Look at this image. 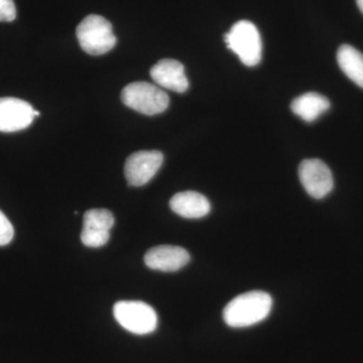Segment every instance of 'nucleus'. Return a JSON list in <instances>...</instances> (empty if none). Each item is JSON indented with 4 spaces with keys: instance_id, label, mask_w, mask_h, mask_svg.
Listing matches in <instances>:
<instances>
[{
    "instance_id": "1",
    "label": "nucleus",
    "mask_w": 363,
    "mask_h": 363,
    "mask_svg": "<svg viewBox=\"0 0 363 363\" xmlns=\"http://www.w3.org/2000/svg\"><path fill=\"white\" fill-rule=\"evenodd\" d=\"M271 295L262 291L241 294L226 305L223 319L233 328H245L264 321L272 311Z\"/></svg>"
},
{
    "instance_id": "2",
    "label": "nucleus",
    "mask_w": 363,
    "mask_h": 363,
    "mask_svg": "<svg viewBox=\"0 0 363 363\" xmlns=\"http://www.w3.org/2000/svg\"><path fill=\"white\" fill-rule=\"evenodd\" d=\"M76 35L83 51L92 56L106 54L116 45L111 23L97 14L86 16L79 23Z\"/></svg>"
},
{
    "instance_id": "3",
    "label": "nucleus",
    "mask_w": 363,
    "mask_h": 363,
    "mask_svg": "<svg viewBox=\"0 0 363 363\" xmlns=\"http://www.w3.org/2000/svg\"><path fill=\"white\" fill-rule=\"evenodd\" d=\"M224 40L229 50L238 55L245 66L253 67L262 60V43L257 26L248 21L234 23Z\"/></svg>"
},
{
    "instance_id": "4",
    "label": "nucleus",
    "mask_w": 363,
    "mask_h": 363,
    "mask_svg": "<svg viewBox=\"0 0 363 363\" xmlns=\"http://www.w3.org/2000/svg\"><path fill=\"white\" fill-rule=\"evenodd\" d=\"M121 100L126 106L145 116L162 113L169 104V98L164 91L147 82L125 86L121 92Z\"/></svg>"
},
{
    "instance_id": "5",
    "label": "nucleus",
    "mask_w": 363,
    "mask_h": 363,
    "mask_svg": "<svg viewBox=\"0 0 363 363\" xmlns=\"http://www.w3.org/2000/svg\"><path fill=\"white\" fill-rule=\"evenodd\" d=\"M113 314L118 324L131 333L145 335L156 330L157 313L142 301H119L114 305Z\"/></svg>"
},
{
    "instance_id": "6",
    "label": "nucleus",
    "mask_w": 363,
    "mask_h": 363,
    "mask_svg": "<svg viewBox=\"0 0 363 363\" xmlns=\"http://www.w3.org/2000/svg\"><path fill=\"white\" fill-rule=\"evenodd\" d=\"M164 155L159 150H140L128 157L124 175L130 186L140 187L149 183L161 168Z\"/></svg>"
},
{
    "instance_id": "7",
    "label": "nucleus",
    "mask_w": 363,
    "mask_h": 363,
    "mask_svg": "<svg viewBox=\"0 0 363 363\" xmlns=\"http://www.w3.org/2000/svg\"><path fill=\"white\" fill-rule=\"evenodd\" d=\"M298 178L306 192L315 199L326 197L333 189V176L330 169L318 159L304 160L301 162Z\"/></svg>"
},
{
    "instance_id": "8",
    "label": "nucleus",
    "mask_w": 363,
    "mask_h": 363,
    "mask_svg": "<svg viewBox=\"0 0 363 363\" xmlns=\"http://www.w3.org/2000/svg\"><path fill=\"white\" fill-rule=\"evenodd\" d=\"M35 109L25 100L14 97L0 98V131L14 133L26 130L33 123Z\"/></svg>"
},
{
    "instance_id": "9",
    "label": "nucleus",
    "mask_w": 363,
    "mask_h": 363,
    "mask_svg": "<svg viewBox=\"0 0 363 363\" xmlns=\"http://www.w3.org/2000/svg\"><path fill=\"white\" fill-rule=\"evenodd\" d=\"M190 255L185 248L176 245H160L145 253V262L150 269L172 272L187 266Z\"/></svg>"
},
{
    "instance_id": "10",
    "label": "nucleus",
    "mask_w": 363,
    "mask_h": 363,
    "mask_svg": "<svg viewBox=\"0 0 363 363\" xmlns=\"http://www.w3.org/2000/svg\"><path fill=\"white\" fill-rule=\"evenodd\" d=\"M150 77L164 89L184 93L188 90L189 81L183 64L173 59H164L150 69Z\"/></svg>"
},
{
    "instance_id": "11",
    "label": "nucleus",
    "mask_w": 363,
    "mask_h": 363,
    "mask_svg": "<svg viewBox=\"0 0 363 363\" xmlns=\"http://www.w3.org/2000/svg\"><path fill=\"white\" fill-rule=\"evenodd\" d=\"M169 207L176 214L188 219L202 218L211 209L209 200L194 191L177 193L169 201Z\"/></svg>"
},
{
    "instance_id": "12",
    "label": "nucleus",
    "mask_w": 363,
    "mask_h": 363,
    "mask_svg": "<svg viewBox=\"0 0 363 363\" xmlns=\"http://www.w3.org/2000/svg\"><path fill=\"white\" fill-rule=\"evenodd\" d=\"M330 108V101L324 95L316 92L305 93L293 100L291 109L296 116L307 123L316 121L318 117Z\"/></svg>"
},
{
    "instance_id": "13",
    "label": "nucleus",
    "mask_w": 363,
    "mask_h": 363,
    "mask_svg": "<svg viewBox=\"0 0 363 363\" xmlns=\"http://www.w3.org/2000/svg\"><path fill=\"white\" fill-rule=\"evenodd\" d=\"M337 62L343 73L355 84L363 88V54L352 45H342L338 49Z\"/></svg>"
},
{
    "instance_id": "14",
    "label": "nucleus",
    "mask_w": 363,
    "mask_h": 363,
    "mask_svg": "<svg viewBox=\"0 0 363 363\" xmlns=\"http://www.w3.org/2000/svg\"><path fill=\"white\" fill-rule=\"evenodd\" d=\"M114 225V217L107 209H90L83 217V227L98 231L111 233Z\"/></svg>"
},
{
    "instance_id": "15",
    "label": "nucleus",
    "mask_w": 363,
    "mask_h": 363,
    "mask_svg": "<svg viewBox=\"0 0 363 363\" xmlns=\"http://www.w3.org/2000/svg\"><path fill=\"white\" fill-rule=\"evenodd\" d=\"M111 233L108 231H98L83 227L81 233V240L83 245L88 247H101L108 242Z\"/></svg>"
},
{
    "instance_id": "16",
    "label": "nucleus",
    "mask_w": 363,
    "mask_h": 363,
    "mask_svg": "<svg viewBox=\"0 0 363 363\" xmlns=\"http://www.w3.org/2000/svg\"><path fill=\"white\" fill-rule=\"evenodd\" d=\"M14 229L13 224L0 210V247L9 245L13 240Z\"/></svg>"
},
{
    "instance_id": "17",
    "label": "nucleus",
    "mask_w": 363,
    "mask_h": 363,
    "mask_svg": "<svg viewBox=\"0 0 363 363\" xmlns=\"http://www.w3.org/2000/svg\"><path fill=\"white\" fill-rule=\"evenodd\" d=\"M16 18V9L13 0H0V21L11 23Z\"/></svg>"
},
{
    "instance_id": "18",
    "label": "nucleus",
    "mask_w": 363,
    "mask_h": 363,
    "mask_svg": "<svg viewBox=\"0 0 363 363\" xmlns=\"http://www.w3.org/2000/svg\"><path fill=\"white\" fill-rule=\"evenodd\" d=\"M357 4L358 9H359L360 11L363 13V0H357Z\"/></svg>"
}]
</instances>
